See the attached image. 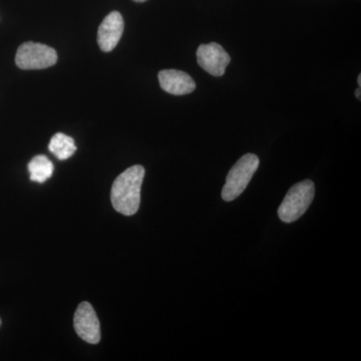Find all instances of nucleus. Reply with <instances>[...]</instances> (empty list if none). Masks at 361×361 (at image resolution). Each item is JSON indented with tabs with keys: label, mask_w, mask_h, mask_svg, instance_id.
<instances>
[{
	"label": "nucleus",
	"mask_w": 361,
	"mask_h": 361,
	"mask_svg": "<svg viewBox=\"0 0 361 361\" xmlns=\"http://www.w3.org/2000/svg\"><path fill=\"white\" fill-rule=\"evenodd\" d=\"M145 169L135 165L118 176L111 187V200L115 210L125 216L137 212L141 204V188Z\"/></svg>",
	"instance_id": "obj_1"
},
{
	"label": "nucleus",
	"mask_w": 361,
	"mask_h": 361,
	"mask_svg": "<svg viewBox=\"0 0 361 361\" xmlns=\"http://www.w3.org/2000/svg\"><path fill=\"white\" fill-rule=\"evenodd\" d=\"M315 195V185L312 180L297 183L289 190L283 202L278 209V216L285 223L298 220L310 208Z\"/></svg>",
	"instance_id": "obj_2"
},
{
	"label": "nucleus",
	"mask_w": 361,
	"mask_h": 361,
	"mask_svg": "<svg viewBox=\"0 0 361 361\" xmlns=\"http://www.w3.org/2000/svg\"><path fill=\"white\" fill-rule=\"evenodd\" d=\"M259 158L254 154H246L228 173L225 186L222 190V198L226 202L234 201L245 191L247 186L259 167Z\"/></svg>",
	"instance_id": "obj_3"
},
{
	"label": "nucleus",
	"mask_w": 361,
	"mask_h": 361,
	"mask_svg": "<svg viewBox=\"0 0 361 361\" xmlns=\"http://www.w3.org/2000/svg\"><path fill=\"white\" fill-rule=\"evenodd\" d=\"M58 54L49 45L25 42L18 47L16 63L21 70H44L56 65Z\"/></svg>",
	"instance_id": "obj_4"
},
{
	"label": "nucleus",
	"mask_w": 361,
	"mask_h": 361,
	"mask_svg": "<svg viewBox=\"0 0 361 361\" xmlns=\"http://www.w3.org/2000/svg\"><path fill=\"white\" fill-rule=\"evenodd\" d=\"M73 326L78 336L87 343L101 341V325L92 304L85 301L78 305L73 316Z\"/></svg>",
	"instance_id": "obj_5"
},
{
	"label": "nucleus",
	"mask_w": 361,
	"mask_h": 361,
	"mask_svg": "<svg viewBox=\"0 0 361 361\" xmlns=\"http://www.w3.org/2000/svg\"><path fill=\"white\" fill-rule=\"evenodd\" d=\"M197 61L199 66L213 77L224 75L231 58L217 42L201 44L197 49Z\"/></svg>",
	"instance_id": "obj_6"
},
{
	"label": "nucleus",
	"mask_w": 361,
	"mask_h": 361,
	"mask_svg": "<svg viewBox=\"0 0 361 361\" xmlns=\"http://www.w3.org/2000/svg\"><path fill=\"white\" fill-rule=\"evenodd\" d=\"M123 18L118 11L106 16L97 30V44L102 51L110 52L118 45L123 32Z\"/></svg>",
	"instance_id": "obj_7"
},
{
	"label": "nucleus",
	"mask_w": 361,
	"mask_h": 361,
	"mask_svg": "<svg viewBox=\"0 0 361 361\" xmlns=\"http://www.w3.org/2000/svg\"><path fill=\"white\" fill-rule=\"evenodd\" d=\"M159 82L163 90L175 96L191 94L196 89L193 78L182 71H161L159 73Z\"/></svg>",
	"instance_id": "obj_8"
},
{
	"label": "nucleus",
	"mask_w": 361,
	"mask_h": 361,
	"mask_svg": "<svg viewBox=\"0 0 361 361\" xmlns=\"http://www.w3.org/2000/svg\"><path fill=\"white\" fill-rule=\"evenodd\" d=\"M49 149L59 160L65 161L70 159L77 151L73 137L63 133H58L51 137Z\"/></svg>",
	"instance_id": "obj_9"
},
{
	"label": "nucleus",
	"mask_w": 361,
	"mask_h": 361,
	"mask_svg": "<svg viewBox=\"0 0 361 361\" xmlns=\"http://www.w3.org/2000/svg\"><path fill=\"white\" fill-rule=\"evenodd\" d=\"M54 169L51 161L44 155L35 156L28 164L30 180L40 184L51 178Z\"/></svg>",
	"instance_id": "obj_10"
},
{
	"label": "nucleus",
	"mask_w": 361,
	"mask_h": 361,
	"mask_svg": "<svg viewBox=\"0 0 361 361\" xmlns=\"http://www.w3.org/2000/svg\"><path fill=\"white\" fill-rule=\"evenodd\" d=\"M355 97H357V99H360V97H361L360 87V89H357L355 90Z\"/></svg>",
	"instance_id": "obj_11"
},
{
	"label": "nucleus",
	"mask_w": 361,
	"mask_h": 361,
	"mask_svg": "<svg viewBox=\"0 0 361 361\" xmlns=\"http://www.w3.org/2000/svg\"><path fill=\"white\" fill-rule=\"evenodd\" d=\"M358 85H360V87H361V75H358L357 78Z\"/></svg>",
	"instance_id": "obj_12"
},
{
	"label": "nucleus",
	"mask_w": 361,
	"mask_h": 361,
	"mask_svg": "<svg viewBox=\"0 0 361 361\" xmlns=\"http://www.w3.org/2000/svg\"><path fill=\"white\" fill-rule=\"evenodd\" d=\"M135 2H145L147 1V0H134Z\"/></svg>",
	"instance_id": "obj_13"
},
{
	"label": "nucleus",
	"mask_w": 361,
	"mask_h": 361,
	"mask_svg": "<svg viewBox=\"0 0 361 361\" xmlns=\"http://www.w3.org/2000/svg\"><path fill=\"white\" fill-rule=\"evenodd\" d=\"M0 325H1V320H0Z\"/></svg>",
	"instance_id": "obj_14"
}]
</instances>
